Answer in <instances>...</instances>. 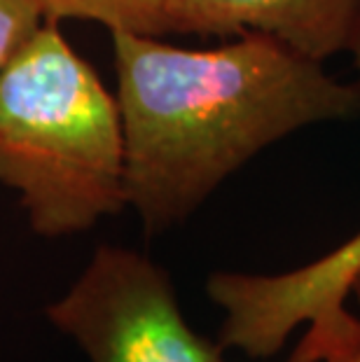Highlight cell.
I'll list each match as a JSON object with an SVG mask.
<instances>
[{"label":"cell","instance_id":"1","mask_svg":"<svg viewBox=\"0 0 360 362\" xmlns=\"http://www.w3.org/2000/svg\"><path fill=\"white\" fill-rule=\"evenodd\" d=\"M124 197L148 236L185 222L229 175L295 131L360 115V91L267 35L185 49L112 30Z\"/></svg>","mask_w":360,"mask_h":362},{"label":"cell","instance_id":"2","mask_svg":"<svg viewBox=\"0 0 360 362\" xmlns=\"http://www.w3.org/2000/svg\"><path fill=\"white\" fill-rule=\"evenodd\" d=\"M0 185L47 238L87 232L127 206L117 98L57 21L45 19L0 73Z\"/></svg>","mask_w":360,"mask_h":362},{"label":"cell","instance_id":"3","mask_svg":"<svg viewBox=\"0 0 360 362\" xmlns=\"http://www.w3.org/2000/svg\"><path fill=\"white\" fill-rule=\"evenodd\" d=\"M45 315L87 362H222L225 351L187 325L171 276L122 245L96 248Z\"/></svg>","mask_w":360,"mask_h":362},{"label":"cell","instance_id":"4","mask_svg":"<svg viewBox=\"0 0 360 362\" xmlns=\"http://www.w3.org/2000/svg\"><path fill=\"white\" fill-rule=\"evenodd\" d=\"M358 274L360 232L283 274H211L206 292L222 311L218 344L248 358H272L304 325L290 362L347 356L360 344V320L347 309Z\"/></svg>","mask_w":360,"mask_h":362},{"label":"cell","instance_id":"5","mask_svg":"<svg viewBox=\"0 0 360 362\" xmlns=\"http://www.w3.org/2000/svg\"><path fill=\"white\" fill-rule=\"evenodd\" d=\"M360 0H164L162 35H267L323 64L349 52Z\"/></svg>","mask_w":360,"mask_h":362},{"label":"cell","instance_id":"6","mask_svg":"<svg viewBox=\"0 0 360 362\" xmlns=\"http://www.w3.org/2000/svg\"><path fill=\"white\" fill-rule=\"evenodd\" d=\"M45 19L96 21L110 30L162 35L164 0H35Z\"/></svg>","mask_w":360,"mask_h":362},{"label":"cell","instance_id":"7","mask_svg":"<svg viewBox=\"0 0 360 362\" xmlns=\"http://www.w3.org/2000/svg\"><path fill=\"white\" fill-rule=\"evenodd\" d=\"M42 21L45 14L35 0H0V73Z\"/></svg>","mask_w":360,"mask_h":362},{"label":"cell","instance_id":"8","mask_svg":"<svg viewBox=\"0 0 360 362\" xmlns=\"http://www.w3.org/2000/svg\"><path fill=\"white\" fill-rule=\"evenodd\" d=\"M349 54L354 57V68H356V75H358L356 87H358V91H360V26H358V33H356V37H354V45H351Z\"/></svg>","mask_w":360,"mask_h":362},{"label":"cell","instance_id":"9","mask_svg":"<svg viewBox=\"0 0 360 362\" xmlns=\"http://www.w3.org/2000/svg\"><path fill=\"white\" fill-rule=\"evenodd\" d=\"M325 362H360V344L356 346L354 351L347 353V356H342V358H332V360H325Z\"/></svg>","mask_w":360,"mask_h":362},{"label":"cell","instance_id":"10","mask_svg":"<svg viewBox=\"0 0 360 362\" xmlns=\"http://www.w3.org/2000/svg\"><path fill=\"white\" fill-rule=\"evenodd\" d=\"M351 295H356L358 297V302H360V274H358V279L354 283V290H351Z\"/></svg>","mask_w":360,"mask_h":362}]
</instances>
